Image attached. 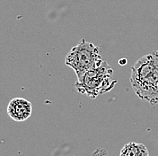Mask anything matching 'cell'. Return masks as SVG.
Instances as JSON below:
<instances>
[{
    "label": "cell",
    "mask_w": 158,
    "mask_h": 156,
    "mask_svg": "<svg viewBox=\"0 0 158 156\" xmlns=\"http://www.w3.org/2000/svg\"><path fill=\"white\" fill-rule=\"evenodd\" d=\"M129 80L138 97L151 106L158 104V57L156 54L138 59L131 68Z\"/></svg>",
    "instance_id": "1"
},
{
    "label": "cell",
    "mask_w": 158,
    "mask_h": 156,
    "mask_svg": "<svg viewBox=\"0 0 158 156\" xmlns=\"http://www.w3.org/2000/svg\"><path fill=\"white\" fill-rule=\"evenodd\" d=\"M117 81L113 78V69L104 60L102 64L85 72L77 79L76 90L92 99L111 91Z\"/></svg>",
    "instance_id": "2"
},
{
    "label": "cell",
    "mask_w": 158,
    "mask_h": 156,
    "mask_svg": "<svg viewBox=\"0 0 158 156\" xmlns=\"http://www.w3.org/2000/svg\"><path fill=\"white\" fill-rule=\"evenodd\" d=\"M102 61L101 48L85 39L74 46L66 57V65L75 71L77 79L90 69L100 66Z\"/></svg>",
    "instance_id": "3"
},
{
    "label": "cell",
    "mask_w": 158,
    "mask_h": 156,
    "mask_svg": "<svg viewBox=\"0 0 158 156\" xmlns=\"http://www.w3.org/2000/svg\"><path fill=\"white\" fill-rule=\"evenodd\" d=\"M32 113V104L24 98H14L7 106V114L16 122L27 120Z\"/></svg>",
    "instance_id": "4"
},
{
    "label": "cell",
    "mask_w": 158,
    "mask_h": 156,
    "mask_svg": "<svg viewBox=\"0 0 158 156\" xmlns=\"http://www.w3.org/2000/svg\"><path fill=\"white\" fill-rule=\"evenodd\" d=\"M119 156H149V153L145 145L131 142L121 148Z\"/></svg>",
    "instance_id": "5"
},
{
    "label": "cell",
    "mask_w": 158,
    "mask_h": 156,
    "mask_svg": "<svg viewBox=\"0 0 158 156\" xmlns=\"http://www.w3.org/2000/svg\"><path fill=\"white\" fill-rule=\"evenodd\" d=\"M153 53H154V54H156V55L158 57V50H156V51H154Z\"/></svg>",
    "instance_id": "6"
}]
</instances>
